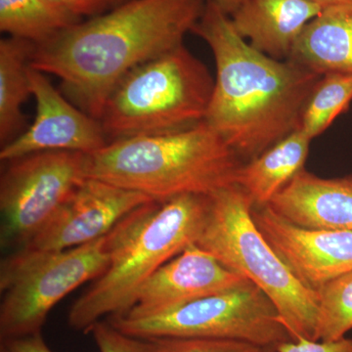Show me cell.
<instances>
[{"label": "cell", "instance_id": "277c9868", "mask_svg": "<svg viewBox=\"0 0 352 352\" xmlns=\"http://www.w3.org/2000/svg\"><path fill=\"white\" fill-rule=\"evenodd\" d=\"M242 160L205 122L182 131L110 141L88 155L87 177L163 201L235 185Z\"/></svg>", "mask_w": 352, "mask_h": 352}, {"label": "cell", "instance_id": "484cf974", "mask_svg": "<svg viewBox=\"0 0 352 352\" xmlns=\"http://www.w3.org/2000/svg\"><path fill=\"white\" fill-rule=\"evenodd\" d=\"M0 352H53L48 347L43 333L1 340Z\"/></svg>", "mask_w": 352, "mask_h": 352}, {"label": "cell", "instance_id": "5bb4252c", "mask_svg": "<svg viewBox=\"0 0 352 352\" xmlns=\"http://www.w3.org/2000/svg\"><path fill=\"white\" fill-rule=\"evenodd\" d=\"M267 206L300 226L352 232V173L324 178L303 168Z\"/></svg>", "mask_w": 352, "mask_h": 352}, {"label": "cell", "instance_id": "cb8c5ba5", "mask_svg": "<svg viewBox=\"0 0 352 352\" xmlns=\"http://www.w3.org/2000/svg\"><path fill=\"white\" fill-rule=\"evenodd\" d=\"M277 352H352L351 338L336 340H315L300 338L282 342Z\"/></svg>", "mask_w": 352, "mask_h": 352}, {"label": "cell", "instance_id": "f1b7e54d", "mask_svg": "<svg viewBox=\"0 0 352 352\" xmlns=\"http://www.w3.org/2000/svg\"><path fill=\"white\" fill-rule=\"evenodd\" d=\"M124 1H126V0H116V2H117V4L120 3V2H124Z\"/></svg>", "mask_w": 352, "mask_h": 352}, {"label": "cell", "instance_id": "603a6c76", "mask_svg": "<svg viewBox=\"0 0 352 352\" xmlns=\"http://www.w3.org/2000/svg\"><path fill=\"white\" fill-rule=\"evenodd\" d=\"M99 352H144L143 340L122 333L110 321H99L90 329Z\"/></svg>", "mask_w": 352, "mask_h": 352}, {"label": "cell", "instance_id": "5b68a950", "mask_svg": "<svg viewBox=\"0 0 352 352\" xmlns=\"http://www.w3.org/2000/svg\"><path fill=\"white\" fill-rule=\"evenodd\" d=\"M252 207L238 185L215 192L195 245L258 286L276 307L293 340H315L318 294L302 286L264 239L252 219Z\"/></svg>", "mask_w": 352, "mask_h": 352}, {"label": "cell", "instance_id": "4fadbf2b", "mask_svg": "<svg viewBox=\"0 0 352 352\" xmlns=\"http://www.w3.org/2000/svg\"><path fill=\"white\" fill-rule=\"evenodd\" d=\"M245 278L192 245L164 263L142 285L122 318L156 316L205 296L235 288Z\"/></svg>", "mask_w": 352, "mask_h": 352}, {"label": "cell", "instance_id": "4316f807", "mask_svg": "<svg viewBox=\"0 0 352 352\" xmlns=\"http://www.w3.org/2000/svg\"><path fill=\"white\" fill-rule=\"evenodd\" d=\"M219 7L228 16L232 15L245 0H207Z\"/></svg>", "mask_w": 352, "mask_h": 352}, {"label": "cell", "instance_id": "9c48e42d", "mask_svg": "<svg viewBox=\"0 0 352 352\" xmlns=\"http://www.w3.org/2000/svg\"><path fill=\"white\" fill-rule=\"evenodd\" d=\"M88 155L34 153L2 163L0 245L24 248L87 177Z\"/></svg>", "mask_w": 352, "mask_h": 352}, {"label": "cell", "instance_id": "d4e9b609", "mask_svg": "<svg viewBox=\"0 0 352 352\" xmlns=\"http://www.w3.org/2000/svg\"><path fill=\"white\" fill-rule=\"evenodd\" d=\"M62 12L68 14L76 19L82 21L83 17H95L103 13L109 6L117 4L116 0H47Z\"/></svg>", "mask_w": 352, "mask_h": 352}, {"label": "cell", "instance_id": "9a60e30c", "mask_svg": "<svg viewBox=\"0 0 352 352\" xmlns=\"http://www.w3.org/2000/svg\"><path fill=\"white\" fill-rule=\"evenodd\" d=\"M323 7L310 0H245L229 16L234 29L254 50L289 60L296 41Z\"/></svg>", "mask_w": 352, "mask_h": 352}, {"label": "cell", "instance_id": "ac0fdd59", "mask_svg": "<svg viewBox=\"0 0 352 352\" xmlns=\"http://www.w3.org/2000/svg\"><path fill=\"white\" fill-rule=\"evenodd\" d=\"M34 44L13 38L0 41V143L12 141L25 131L23 106L31 96L29 69Z\"/></svg>", "mask_w": 352, "mask_h": 352}, {"label": "cell", "instance_id": "7a4b0ae2", "mask_svg": "<svg viewBox=\"0 0 352 352\" xmlns=\"http://www.w3.org/2000/svg\"><path fill=\"white\" fill-rule=\"evenodd\" d=\"M192 32L210 46L217 67L204 122L243 163L300 129L303 111L322 76L254 50L212 2L207 1Z\"/></svg>", "mask_w": 352, "mask_h": 352}, {"label": "cell", "instance_id": "d6986e66", "mask_svg": "<svg viewBox=\"0 0 352 352\" xmlns=\"http://www.w3.org/2000/svg\"><path fill=\"white\" fill-rule=\"evenodd\" d=\"M78 22L47 0H0V31L36 45Z\"/></svg>", "mask_w": 352, "mask_h": 352}, {"label": "cell", "instance_id": "8fae6325", "mask_svg": "<svg viewBox=\"0 0 352 352\" xmlns=\"http://www.w3.org/2000/svg\"><path fill=\"white\" fill-rule=\"evenodd\" d=\"M252 219L292 274L318 294L329 282L352 271V232L308 228L270 207H252Z\"/></svg>", "mask_w": 352, "mask_h": 352}, {"label": "cell", "instance_id": "7c38bea8", "mask_svg": "<svg viewBox=\"0 0 352 352\" xmlns=\"http://www.w3.org/2000/svg\"><path fill=\"white\" fill-rule=\"evenodd\" d=\"M36 113L32 126L0 150L1 163L18 157L50 151L94 154L108 144L100 120L76 107L45 74L32 67L29 69Z\"/></svg>", "mask_w": 352, "mask_h": 352}, {"label": "cell", "instance_id": "44dd1931", "mask_svg": "<svg viewBox=\"0 0 352 352\" xmlns=\"http://www.w3.org/2000/svg\"><path fill=\"white\" fill-rule=\"evenodd\" d=\"M316 340H336L352 331V271L336 278L318 292Z\"/></svg>", "mask_w": 352, "mask_h": 352}, {"label": "cell", "instance_id": "3957f363", "mask_svg": "<svg viewBox=\"0 0 352 352\" xmlns=\"http://www.w3.org/2000/svg\"><path fill=\"white\" fill-rule=\"evenodd\" d=\"M210 196L182 195L136 208L107 234V268L72 305L68 324L88 333L103 317L129 311L142 285L161 266L195 245Z\"/></svg>", "mask_w": 352, "mask_h": 352}, {"label": "cell", "instance_id": "52a82bcc", "mask_svg": "<svg viewBox=\"0 0 352 352\" xmlns=\"http://www.w3.org/2000/svg\"><path fill=\"white\" fill-rule=\"evenodd\" d=\"M107 235L63 251L20 249L0 263V340L41 332L53 307L107 268Z\"/></svg>", "mask_w": 352, "mask_h": 352}, {"label": "cell", "instance_id": "7402d4cb", "mask_svg": "<svg viewBox=\"0 0 352 352\" xmlns=\"http://www.w3.org/2000/svg\"><path fill=\"white\" fill-rule=\"evenodd\" d=\"M142 340L144 352H277V346L236 340L154 338Z\"/></svg>", "mask_w": 352, "mask_h": 352}, {"label": "cell", "instance_id": "ffe728a7", "mask_svg": "<svg viewBox=\"0 0 352 352\" xmlns=\"http://www.w3.org/2000/svg\"><path fill=\"white\" fill-rule=\"evenodd\" d=\"M352 100V75L322 76L303 111L300 129L314 139L323 133Z\"/></svg>", "mask_w": 352, "mask_h": 352}, {"label": "cell", "instance_id": "83f0119b", "mask_svg": "<svg viewBox=\"0 0 352 352\" xmlns=\"http://www.w3.org/2000/svg\"><path fill=\"white\" fill-rule=\"evenodd\" d=\"M310 1L314 2V3L325 8V7L336 6V4L352 2V0H310Z\"/></svg>", "mask_w": 352, "mask_h": 352}, {"label": "cell", "instance_id": "6da1fadb", "mask_svg": "<svg viewBox=\"0 0 352 352\" xmlns=\"http://www.w3.org/2000/svg\"><path fill=\"white\" fill-rule=\"evenodd\" d=\"M207 0H126L36 45L31 66L61 80L63 94L100 120L109 97L132 69L182 45Z\"/></svg>", "mask_w": 352, "mask_h": 352}, {"label": "cell", "instance_id": "30bf717a", "mask_svg": "<svg viewBox=\"0 0 352 352\" xmlns=\"http://www.w3.org/2000/svg\"><path fill=\"white\" fill-rule=\"evenodd\" d=\"M151 198L94 177L82 180L22 249L63 251L105 237L120 220Z\"/></svg>", "mask_w": 352, "mask_h": 352}, {"label": "cell", "instance_id": "ba28073f", "mask_svg": "<svg viewBox=\"0 0 352 352\" xmlns=\"http://www.w3.org/2000/svg\"><path fill=\"white\" fill-rule=\"evenodd\" d=\"M109 321L122 333L141 340L205 338L273 346L293 340L273 302L249 280L156 316L110 317Z\"/></svg>", "mask_w": 352, "mask_h": 352}, {"label": "cell", "instance_id": "8992f818", "mask_svg": "<svg viewBox=\"0 0 352 352\" xmlns=\"http://www.w3.org/2000/svg\"><path fill=\"white\" fill-rule=\"evenodd\" d=\"M214 87L207 66L184 44L136 67L104 107L100 122L109 142L200 124Z\"/></svg>", "mask_w": 352, "mask_h": 352}, {"label": "cell", "instance_id": "e0dca14e", "mask_svg": "<svg viewBox=\"0 0 352 352\" xmlns=\"http://www.w3.org/2000/svg\"><path fill=\"white\" fill-rule=\"evenodd\" d=\"M312 139L298 129L241 166L236 185L254 207L268 205L305 168Z\"/></svg>", "mask_w": 352, "mask_h": 352}, {"label": "cell", "instance_id": "2e32d148", "mask_svg": "<svg viewBox=\"0 0 352 352\" xmlns=\"http://www.w3.org/2000/svg\"><path fill=\"white\" fill-rule=\"evenodd\" d=\"M289 60L320 76L352 75V2L323 8L305 28Z\"/></svg>", "mask_w": 352, "mask_h": 352}]
</instances>
